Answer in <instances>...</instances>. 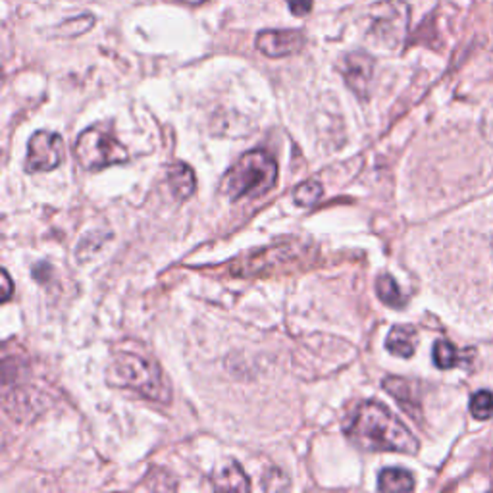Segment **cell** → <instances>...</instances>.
Instances as JSON below:
<instances>
[{"label":"cell","instance_id":"cell-1","mask_svg":"<svg viewBox=\"0 0 493 493\" xmlns=\"http://www.w3.org/2000/svg\"><path fill=\"white\" fill-rule=\"evenodd\" d=\"M345 434L353 443L368 451H391L414 455L419 440L387 407L376 401L361 403L345 426Z\"/></svg>","mask_w":493,"mask_h":493},{"label":"cell","instance_id":"cell-2","mask_svg":"<svg viewBox=\"0 0 493 493\" xmlns=\"http://www.w3.org/2000/svg\"><path fill=\"white\" fill-rule=\"evenodd\" d=\"M278 164L264 151H249L222 179V193L231 200L261 197L276 185Z\"/></svg>","mask_w":493,"mask_h":493},{"label":"cell","instance_id":"cell-3","mask_svg":"<svg viewBox=\"0 0 493 493\" xmlns=\"http://www.w3.org/2000/svg\"><path fill=\"white\" fill-rule=\"evenodd\" d=\"M112 374H114L118 384L137 391L143 397L159 403L170 401V387H168L160 368L149 361V358L123 353L116 358L114 366H112Z\"/></svg>","mask_w":493,"mask_h":493},{"label":"cell","instance_id":"cell-4","mask_svg":"<svg viewBox=\"0 0 493 493\" xmlns=\"http://www.w3.org/2000/svg\"><path fill=\"white\" fill-rule=\"evenodd\" d=\"M366 35L386 49H395L409 33L411 8L405 0H380L366 10Z\"/></svg>","mask_w":493,"mask_h":493},{"label":"cell","instance_id":"cell-5","mask_svg":"<svg viewBox=\"0 0 493 493\" xmlns=\"http://www.w3.org/2000/svg\"><path fill=\"white\" fill-rule=\"evenodd\" d=\"M77 160L85 170H103L106 166L121 164L128 160V151L103 126L87 128L75 141Z\"/></svg>","mask_w":493,"mask_h":493},{"label":"cell","instance_id":"cell-6","mask_svg":"<svg viewBox=\"0 0 493 493\" xmlns=\"http://www.w3.org/2000/svg\"><path fill=\"white\" fill-rule=\"evenodd\" d=\"M64 156V143L59 133L37 131L27 145V172H49L59 168Z\"/></svg>","mask_w":493,"mask_h":493},{"label":"cell","instance_id":"cell-7","mask_svg":"<svg viewBox=\"0 0 493 493\" xmlns=\"http://www.w3.org/2000/svg\"><path fill=\"white\" fill-rule=\"evenodd\" d=\"M302 44H305V37L293 29H270L256 35V49L268 59H284V56L295 54L302 49Z\"/></svg>","mask_w":493,"mask_h":493},{"label":"cell","instance_id":"cell-8","mask_svg":"<svg viewBox=\"0 0 493 493\" xmlns=\"http://www.w3.org/2000/svg\"><path fill=\"white\" fill-rule=\"evenodd\" d=\"M372 70H374V60L370 59L366 52H349L341 60V74L345 77L347 85H349L353 91L366 98L370 80H372Z\"/></svg>","mask_w":493,"mask_h":493},{"label":"cell","instance_id":"cell-9","mask_svg":"<svg viewBox=\"0 0 493 493\" xmlns=\"http://www.w3.org/2000/svg\"><path fill=\"white\" fill-rule=\"evenodd\" d=\"M168 182H170L172 195L177 200H185L195 193L197 189V179L192 170V166L185 162H174L168 170Z\"/></svg>","mask_w":493,"mask_h":493},{"label":"cell","instance_id":"cell-10","mask_svg":"<svg viewBox=\"0 0 493 493\" xmlns=\"http://www.w3.org/2000/svg\"><path fill=\"white\" fill-rule=\"evenodd\" d=\"M386 347L389 353H394L403 358H411L417 351V330L411 326H395L391 328Z\"/></svg>","mask_w":493,"mask_h":493},{"label":"cell","instance_id":"cell-11","mask_svg":"<svg viewBox=\"0 0 493 493\" xmlns=\"http://www.w3.org/2000/svg\"><path fill=\"white\" fill-rule=\"evenodd\" d=\"M212 486L216 489H239V491H246L251 488L249 478L245 476L238 463H230L226 466H222L218 473H215Z\"/></svg>","mask_w":493,"mask_h":493},{"label":"cell","instance_id":"cell-12","mask_svg":"<svg viewBox=\"0 0 493 493\" xmlns=\"http://www.w3.org/2000/svg\"><path fill=\"white\" fill-rule=\"evenodd\" d=\"M378 488L382 491H412L414 478L405 468H386L378 476Z\"/></svg>","mask_w":493,"mask_h":493},{"label":"cell","instance_id":"cell-13","mask_svg":"<svg viewBox=\"0 0 493 493\" xmlns=\"http://www.w3.org/2000/svg\"><path fill=\"white\" fill-rule=\"evenodd\" d=\"M376 291H378V297L382 299V302H386L387 307L401 309L407 302V299L403 297V293H401V287L397 286L395 279L391 278L389 274H382L378 278Z\"/></svg>","mask_w":493,"mask_h":493},{"label":"cell","instance_id":"cell-14","mask_svg":"<svg viewBox=\"0 0 493 493\" xmlns=\"http://www.w3.org/2000/svg\"><path fill=\"white\" fill-rule=\"evenodd\" d=\"M434 364L442 370H450L458 364V353L450 341L440 340L434 343Z\"/></svg>","mask_w":493,"mask_h":493},{"label":"cell","instance_id":"cell-15","mask_svg":"<svg viewBox=\"0 0 493 493\" xmlns=\"http://www.w3.org/2000/svg\"><path fill=\"white\" fill-rule=\"evenodd\" d=\"M470 412L476 420H489L493 417V394L481 389L470 399Z\"/></svg>","mask_w":493,"mask_h":493},{"label":"cell","instance_id":"cell-16","mask_svg":"<svg viewBox=\"0 0 493 493\" xmlns=\"http://www.w3.org/2000/svg\"><path fill=\"white\" fill-rule=\"evenodd\" d=\"M322 192H324V189L318 182H305L295 189L293 199H295V203L299 207H310V205H315L317 200L322 197Z\"/></svg>","mask_w":493,"mask_h":493},{"label":"cell","instance_id":"cell-17","mask_svg":"<svg viewBox=\"0 0 493 493\" xmlns=\"http://www.w3.org/2000/svg\"><path fill=\"white\" fill-rule=\"evenodd\" d=\"M287 4L295 16H307L312 10V0H287Z\"/></svg>","mask_w":493,"mask_h":493},{"label":"cell","instance_id":"cell-18","mask_svg":"<svg viewBox=\"0 0 493 493\" xmlns=\"http://www.w3.org/2000/svg\"><path fill=\"white\" fill-rule=\"evenodd\" d=\"M3 289H4V301H8L10 295H12V282H10L8 272H3Z\"/></svg>","mask_w":493,"mask_h":493},{"label":"cell","instance_id":"cell-19","mask_svg":"<svg viewBox=\"0 0 493 493\" xmlns=\"http://www.w3.org/2000/svg\"><path fill=\"white\" fill-rule=\"evenodd\" d=\"M176 3H184V4H203V3H207V0H176Z\"/></svg>","mask_w":493,"mask_h":493}]
</instances>
